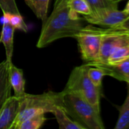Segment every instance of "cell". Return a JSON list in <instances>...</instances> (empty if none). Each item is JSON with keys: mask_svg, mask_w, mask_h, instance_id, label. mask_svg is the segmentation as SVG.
Returning a JSON list of instances; mask_svg holds the SVG:
<instances>
[{"mask_svg": "<svg viewBox=\"0 0 129 129\" xmlns=\"http://www.w3.org/2000/svg\"><path fill=\"white\" fill-rule=\"evenodd\" d=\"M82 27V18L68 7L53 9L51 15L43 22L36 47L44 48L62 38H74Z\"/></svg>", "mask_w": 129, "mask_h": 129, "instance_id": "6da1fadb", "label": "cell"}, {"mask_svg": "<svg viewBox=\"0 0 129 129\" xmlns=\"http://www.w3.org/2000/svg\"><path fill=\"white\" fill-rule=\"evenodd\" d=\"M62 93V107L73 120L81 125L84 129L105 128L100 112L81 95L71 92Z\"/></svg>", "mask_w": 129, "mask_h": 129, "instance_id": "7a4b0ae2", "label": "cell"}, {"mask_svg": "<svg viewBox=\"0 0 129 129\" xmlns=\"http://www.w3.org/2000/svg\"><path fill=\"white\" fill-rule=\"evenodd\" d=\"M19 101V111L12 129H17L22 122L32 116L52 113L57 107H62V91H48L40 94L26 93Z\"/></svg>", "mask_w": 129, "mask_h": 129, "instance_id": "3957f363", "label": "cell"}, {"mask_svg": "<svg viewBox=\"0 0 129 129\" xmlns=\"http://www.w3.org/2000/svg\"><path fill=\"white\" fill-rule=\"evenodd\" d=\"M89 67V65L84 63L75 67L62 91L81 95L97 111L100 112V88L95 86L90 81L87 74Z\"/></svg>", "mask_w": 129, "mask_h": 129, "instance_id": "277c9868", "label": "cell"}, {"mask_svg": "<svg viewBox=\"0 0 129 129\" xmlns=\"http://www.w3.org/2000/svg\"><path fill=\"white\" fill-rule=\"evenodd\" d=\"M103 29L88 25L83 26L74 37L78 41L82 60L88 65L96 62L99 57Z\"/></svg>", "mask_w": 129, "mask_h": 129, "instance_id": "5b68a950", "label": "cell"}, {"mask_svg": "<svg viewBox=\"0 0 129 129\" xmlns=\"http://www.w3.org/2000/svg\"><path fill=\"white\" fill-rule=\"evenodd\" d=\"M128 42L129 30L128 29L119 27L103 29L99 57L96 62L89 64V66L106 63L109 55L114 50Z\"/></svg>", "mask_w": 129, "mask_h": 129, "instance_id": "8992f818", "label": "cell"}, {"mask_svg": "<svg viewBox=\"0 0 129 129\" xmlns=\"http://www.w3.org/2000/svg\"><path fill=\"white\" fill-rule=\"evenodd\" d=\"M128 17V15L123 10L107 8L92 11L90 14L83 16V20L93 25L114 28L119 26Z\"/></svg>", "mask_w": 129, "mask_h": 129, "instance_id": "52a82bcc", "label": "cell"}, {"mask_svg": "<svg viewBox=\"0 0 129 129\" xmlns=\"http://www.w3.org/2000/svg\"><path fill=\"white\" fill-rule=\"evenodd\" d=\"M19 98L10 96L0 110V129H12L19 111Z\"/></svg>", "mask_w": 129, "mask_h": 129, "instance_id": "ba28073f", "label": "cell"}, {"mask_svg": "<svg viewBox=\"0 0 129 129\" xmlns=\"http://www.w3.org/2000/svg\"><path fill=\"white\" fill-rule=\"evenodd\" d=\"M93 66L102 68L106 76H111L129 84V59L116 64L98 63Z\"/></svg>", "mask_w": 129, "mask_h": 129, "instance_id": "9c48e42d", "label": "cell"}, {"mask_svg": "<svg viewBox=\"0 0 129 129\" xmlns=\"http://www.w3.org/2000/svg\"><path fill=\"white\" fill-rule=\"evenodd\" d=\"M9 79L11 88L14 90V95L17 98H23L25 92V80L23 70L13 64L9 66Z\"/></svg>", "mask_w": 129, "mask_h": 129, "instance_id": "30bf717a", "label": "cell"}, {"mask_svg": "<svg viewBox=\"0 0 129 129\" xmlns=\"http://www.w3.org/2000/svg\"><path fill=\"white\" fill-rule=\"evenodd\" d=\"M9 63L6 60L0 63V110L7 99L11 96V84L9 79Z\"/></svg>", "mask_w": 129, "mask_h": 129, "instance_id": "8fae6325", "label": "cell"}, {"mask_svg": "<svg viewBox=\"0 0 129 129\" xmlns=\"http://www.w3.org/2000/svg\"><path fill=\"white\" fill-rule=\"evenodd\" d=\"M15 29L9 23H2V28L0 36V42L5 47L6 60L9 63H12V57L14 51V35Z\"/></svg>", "mask_w": 129, "mask_h": 129, "instance_id": "7c38bea8", "label": "cell"}, {"mask_svg": "<svg viewBox=\"0 0 129 129\" xmlns=\"http://www.w3.org/2000/svg\"><path fill=\"white\" fill-rule=\"evenodd\" d=\"M59 124L60 129H84V128L73 120L62 107H57L52 113Z\"/></svg>", "mask_w": 129, "mask_h": 129, "instance_id": "4fadbf2b", "label": "cell"}, {"mask_svg": "<svg viewBox=\"0 0 129 129\" xmlns=\"http://www.w3.org/2000/svg\"><path fill=\"white\" fill-rule=\"evenodd\" d=\"M28 7L33 11L36 17L44 22L47 17L49 0H24Z\"/></svg>", "mask_w": 129, "mask_h": 129, "instance_id": "5bb4252c", "label": "cell"}, {"mask_svg": "<svg viewBox=\"0 0 129 129\" xmlns=\"http://www.w3.org/2000/svg\"><path fill=\"white\" fill-rule=\"evenodd\" d=\"M115 128H129V84L128 83H127V95L124 103L119 108V118Z\"/></svg>", "mask_w": 129, "mask_h": 129, "instance_id": "9a60e30c", "label": "cell"}, {"mask_svg": "<svg viewBox=\"0 0 129 129\" xmlns=\"http://www.w3.org/2000/svg\"><path fill=\"white\" fill-rule=\"evenodd\" d=\"M128 59H129V42L114 50L109 55L106 63L116 64Z\"/></svg>", "mask_w": 129, "mask_h": 129, "instance_id": "2e32d148", "label": "cell"}, {"mask_svg": "<svg viewBox=\"0 0 129 129\" xmlns=\"http://www.w3.org/2000/svg\"><path fill=\"white\" fill-rule=\"evenodd\" d=\"M46 121L45 114H40L32 116L22 122L17 129H39Z\"/></svg>", "mask_w": 129, "mask_h": 129, "instance_id": "e0dca14e", "label": "cell"}, {"mask_svg": "<svg viewBox=\"0 0 129 129\" xmlns=\"http://www.w3.org/2000/svg\"><path fill=\"white\" fill-rule=\"evenodd\" d=\"M66 6L78 14H81L83 16L88 15L92 11L87 0H70L67 3Z\"/></svg>", "mask_w": 129, "mask_h": 129, "instance_id": "ac0fdd59", "label": "cell"}, {"mask_svg": "<svg viewBox=\"0 0 129 129\" xmlns=\"http://www.w3.org/2000/svg\"><path fill=\"white\" fill-rule=\"evenodd\" d=\"M87 74L93 84L97 88H101L103 78L106 76L104 70L98 67L90 66L87 70Z\"/></svg>", "mask_w": 129, "mask_h": 129, "instance_id": "d6986e66", "label": "cell"}, {"mask_svg": "<svg viewBox=\"0 0 129 129\" xmlns=\"http://www.w3.org/2000/svg\"><path fill=\"white\" fill-rule=\"evenodd\" d=\"M8 23L15 29H19L24 33H27L28 31V27L21 14H9Z\"/></svg>", "mask_w": 129, "mask_h": 129, "instance_id": "ffe728a7", "label": "cell"}, {"mask_svg": "<svg viewBox=\"0 0 129 129\" xmlns=\"http://www.w3.org/2000/svg\"><path fill=\"white\" fill-rule=\"evenodd\" d=\"M87 2L92 11L107 8H118V3H116L113 0H87Z\"/></svg>", "mask_w": 129, "mask_h": 129, "instance_id": "44dd1931", "label": "cell"}, {"mask_svg": "<svg viewBox=\"0 0 129 129\" xmlns=\"http://www.w3.org/2000/svg\"><path fill=\"white\" fill-rule=\"evenodd\" d=\"M0 8L2 13L20 14L15 0H0Z\"/></svg>", "mask_w": 129, "mask_h": 129, "instance_id": "7402d4cb", "label": "cell"}, {"mask_svg": "<svg viewBox=\"0 0 129 129\" xmlns=\"http://www.w3.org/2000/svg\"><path fill=\"white\" fill-rule=\"evenodd\" d=\"M69 1L70 0H56L54 3V9H59L65 7Z\"/></svg>", "mask_w": 129, "mask_h": 129, "instance_id": "603a6c76", "label": "cell"}, {"mask_svg": "<svg viewBox=\"0 0 129 129\" xmlns=\"http://www.w3.org/2000/svg\"><path fill=\"white\" fill-rule=\"evenodd\" d=\"M117 27L119 28H123V29H126L129 30V17L127 18L125 21H123L119 26H118Z\"/></svg>", "mask_w": 129, "mask_h": 129, "instance_id": "cb8c5ba5", "label": "cell"}, {"mask_svg": "<svg viewBox=\"0 0 129 129\" xmlns=\"http://www.w3.org/2000/svg\"><path fill=\"white\" fill-rule=\"evenodd\" d=\"M123 11L128 14L129 16V1H128V2L127 3V5H126V6H125V8L123 9Z\"/></svg>", "mask_w": 129, "mask_h": 129, "instance_id": "d4e9b609", "label": "cell"}, {"mask_svg": "<svg viewBox=\"0 0 129 129\" xmlns=\"http://www.w3.org/2000/svg\"><path fill=\"white\" fill-rule=\"evenodd\" d=\"M116 3H119V2H122V1H123V0H113Z\"/></svg>", "mask_w": 129, "mask_h": 129, "instance_id": "484cf974", "label": "cell"}]
</instances>
